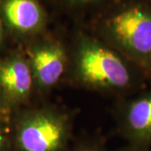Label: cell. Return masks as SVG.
I'll list each match as a JSON object with an SVG mask.
<instances>
[{
    "mask_svg": "<svg viewBox=\"0 0 151 151\" xmlns=\"http://www.w3.org/2000/svg\"><path fill=\"white\" fill-rule=\"evenodd\" d=\"M128 151H148L146 150V148H140V147H134L132 150H129Z\"/></svg>",
    "mask_w": 151,
    "mask_h": 151,
    "instance_id": "obj_12",
    "label": "cell"
},
{
    "mask_svg": "<svg viewBox=\"0 0 151 151\" xmlns=\"http://www.w3.org/2000/svg\"><path fill=\"white\" fill-rule=\"evenodd\" d=\"M107 27L124 56L151 76V8L130 4L111 17Z\"/></svg>",
    "mask_w": 151,
    "mask_h": 151,
    "instance_id": "obj_3",
    "label": "cell"
},
{
    "mask_svg": "<svg viewBox=\"0 0 151 151\" xmlns=\"http://www.w3.org/2000/svg\"><path fill=\"white\" fill-rule=\"evenodd\" d=\"M0 19L6 32L17 39H27L45 24V12L38 0H0Z\"/></svg>",
    "mask_w": 151,
    "mask_h": 151,
    "instance_id": "obj_5",
    "label": "cell"
},
{
    "mask_svg": "<svg viewBox=\"0 0 151 151\" xmlns=\"http://www.w3.org/2000/svg\"><path fill=\"white\" fill-rule=\"evenodd\" d=\"M83 151H94V150H83Z\"/></svg>",
    "mask_w": 151,
    "mask_h": 151,
    "instance_id": "obj_13",
    "label": "cell"
},
{
    "mask_svg": "<svg viewBox=\"0 0 151 151\" xmlns=\"http://www.w3.org/2000/svg\"><path fill=\"white\" fill-rule=\"evenodd\" d=\"M28 60L32 70L35 86L48 89L57 84L65 73L67 56L64 48L55 42H40L30 45Z\"/></svg>",
    "mask_w": 151,
    "mask_h": 151,
    "instance_id": "obj_6",
    "label": "cell"
},
{
    "mask_svg": "<svg viewBox=\"0 0 151 151\" xmlns=\"http://www.w3.org/2000/svg\"><path fill=\"white\" fill-rule=\"evenodd\" d=\"M5 28L4 26L3 23L1 21V19H0V51L2 50V49L4 45V43H5Z\"/></svg>",
    "mask_w": 151,
    "mask_h": 151,
    "instance_id": "obj_10",
    "label": "cell"
},
{
    "mask_svg": "<svg viewBox=\"0 0 151 151\" xmlns=\"http://www.w3.org/2000/svg\"><path fill=\"white\" fill-rule=\"evenodd\" d=\"M121 121L124 134L134 146L151 145V89L125 105Z\"/></svg>",
    "mask_w": 151,
    "mask_h": 151,
    "instance_id": "obj_7",
    "label": "cell"
},
{
    "mask_svg": "<svg viewBox=\"0 0 151 151\" xmlns=\"http://www.w3.org/2000/svg\"><path fill=\"white\" fill-rule=\"evenodd\" d=\"M13 111L6 103L5 99L0 92V121H9Z\"/></svg>",
    "mask_w": 151,
    "mask_h": 151,
    "instance_id": "obj_9",
    "label": "cell"
},
{
    "mask_svg": "<svg viewBox=\"0 0 151 151\" xmlns=\"http://www.w3.org/2000/svg\"><path fill=\"white\" fill-rule=\"evenodd\" d=\"M69 132L64 114L50 109L27 110L14 119L12 140L17 151H62Z\"/></svg>",
    "mask_w": 151,
    "mask_h": 151,
    "instance_id": "obj_2",
    "label": "cell"
},
{
    "mask_svg": "<svg viewBox=\"0 0 151 151\" xmlns=\"http://www.w3.org/2000/svg\"><path fill=\"white\" fill-rule=\"evenodd\" d=\"M9 121H0V151H9L12 138L8 132V124Z\"/></svg>",
    "mask_w": 151,
    "mask_h": 151,
    "instance_id": "obj_8",
    "label": "cell"
},
{
    "mask_svg": "<svg viewBox=\"0 0 151 151\" xmlns=\"http://www.w3.org/2000/svg\"><path fill=\"white\" fill-rule=\"evenodd\" d=\"M35 86L26 55L13 51L0 57V92L13 112L29 99Z\"/></svg>",
    "mask_w": 151,
    "mask_h": 151,
    "instance_id": "obj_4",
    "label": "cell"
},
{
    "mask_svg": "<svg viewBox=\"0 0 151 151\" xmlns=\"http://www.w3.org/2000/svg\"><path fill=\"white\" fill-rule=\"evenodd\" d=\"M65 1L69 2L72 4H85L88 3H92L95 0H65Z\"/></svg>",
    "mask_w": 151,
    "mask_h": 151,
    "instance_id": "obj_11",
    "label": "cell"
},
{
    "mask_svg": "<svg viewBox=\"0 0 151 151\" xmlns=\"http://www.w3.org/2000/svg\"><path fill=\"white\" fill-rule=\"evenodd\" d=\"M78 79L86 86L114 91H129L142 85L147 76L126 56L90 38H82L75 54Z\"/></svg>",
    "mask_w": 151,
    "mask_h": 151,
    "instance_id": "obj_1",
    "label": "cell"
}]
</instances>
